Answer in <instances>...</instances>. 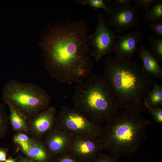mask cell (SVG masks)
I'll return each instance as SVG.
<instances>
[{"mask_svg":"<svg viewBox=\"0 0 162 162\" xmlns=\"http://www.w3.org/2000/svg\"><path fill=\"white\" fill-rule=\"evenodd\" d=\"M4 104H11L27 120L49 107L50 95L43 88L34 84L11 80L2 90Z\"/></svg>","mask_w":162,"mask_h":162,"instance_id":"cell-5","label":"cell"},{"mask_svg":"<svg viewBox=\"0 0 162 162\" xmlns=\"http://www.w3.org/2000/svg\"><path fill=\"white\" fill-rule=\"evenodd\" d=\"M143 105L150 107L162 105V86L154 82L152 87L145 99Z\"/></svg>","mask_w":162,"mask_h":162,"instance_id":"cell-16","label":"cell"},{"mask_svg":"<svg viewBox=\"0 0 162 162\" xmlns=\"http://www.w3.org/2000/svg\"><path fill=\"white\" fill-rule=\"evenodd\" d=\"M72 138L65 132L54 127L45 135L42 140L53 158L68 152Z\"/></svg>","mask_w":162,"mask_h":162,"instance_id":"cell-13","label":"cell"},{"mask_svg":"<svg viewBox=\"0 0 162 162\" xmlns=\"http://www.w3.org/2000/svg\"><path fill=\"white\" fill-rule=\"evenodd\" d=\"M138 9L130 4L113 7L110 8L107 22L109 27H113L117 34H120L140 25L136 15Z\"/></svg>","mask_w":162,"mask_h":162,"instance_id":"cell-9","label":"cell"},{"mask_svg":"<svg viewBox=\"0 0 162 162\" xmlns=\"http://www.w3.org/2000/svg\"><path fill=\"white\" fill-rule=\"evenodd\" d=\"M101 150L97 137L81 136L72 137L68 152L82 162H91Z\"/></svg>","mask_w":162,"mask_h":162,"instance_id":"cell-10","label":"cell"},{"mask_svg":"<svg viewBox=\"0 0 162 162\" xmlns=\"http://www.w3.org/2000/svg\"><path fill=\"white\" fill-rule=\"evenodd\" d=\"M4 104L9 108V121L13 130L16 132H22L29 135L27 120L10 103Z\"/></svg>","mask_w":162,"mask_h":162,"instance_id":"cell-15","label":"cell"},{"mask_svg":"<svg viewBox=\"0 0 162 162\" xmlns=\"http://www.w3.org/2000/svg\"><path fill=\"white\" fill-rule=\"evenodd\" d=\"M147 109L154 121L158 124H162V109L160 106L150 107L144 105Z\"/></svg>","mask_w":162,"mask_h":162,"instance_id":"cell-22","label":"cell"},{"mask_svg":"<svg viewBox=\"0 0 162 162\" xmlns=\"http://www.w3.org/2000/svg\"><path fill=\"white\" fill-rule=\"evenodd\" d=\"M65 132L72 137L90 136L98 137L101 127L87 119L73 107H63L56 116L54 127Z\"/></svg>","mask_w":162,"mask_h":162,"instance_id":"cell-6","label":"cell"},{"mask_svg":"<svg viewBox=\"0 0 162 162\" xmlns=\"http://www.w3.org/2000/svg\"><path fill=\"white\" fill-rule=\"evenodd\" d=\"M16 158H14L12 156H9L4 162H16Z\"/></svg>","mask_w":162,"mask_h":162,"instance_id":"cell-29","label":"cell"},{"mask_svg":"<svg viewBox=\"0 0 162 162\" xmlns=\"http://www.w3.org/2000/svg\"><path fill=\"white\" fill-rule=\"evenodd\" d=\"M148 28L158 38H162V20L151 22Z\"/></svg>","mask_w":162,"mask_h":162,"instance_id":"cell-24","label":"cell"},{"mask_svg":"<svg viewBox=\"0 0 162 162\" xmlns=\"http://www.w3.org/2000/svg\"><path fill=\"white\" fill-rule=\"evenodd\" d=\"M5 104L0 103V140L7 133L9 124V117L5 110Z\"/></svg>","mask_w":162,"mask_h":162,"instance_id":"cell-20","label":"cell"},{"mask_svg":"<svg viewBox=\"0 0 162 162\" xmlns=\"http://www.w3.org/2000/svg\"><path fill=\"white\" fill-rule=\"evenodd\" d=\"M150 51L158 61H162V38L150 36L148 39Z\"/></svg>","mask_w":162,"mask_h":162,"instance_id":"cell-18","label":"cell"},{"mask_svg":"<svg viewBox=\"0 0 162 162\" xmlns=\"http://www.w3.org/2000/svg\"><path fill=\"white\" fill-rule=\"evenodd\" d=\"M118 36L114 31L109 27L103 14L100 13L94 32L89 35V38L91 54L97 62L104 56L111 53Z\"/></svg>","mask_w":162,"mask_h":162,"instance_id":"cell-7","label":"cell"},{"mask_svg":"<svg viewBox=\"0 0 162 162\" xmlns=\"http://www.w3.org/2000/svg\"><path fill=\"white\" fill-rule=\"evenodd\" d=\"M103 76L110 87L119 107L139 111L152 87L153 78L137 62L108 56Z\"/></svg>","mask_w":162,"mask_h":162,"instance_id":"cell-2","label":"cell"},{"mask_svg":"<svg viewBox=\"0 0 162 162\" xmlns=\"http://www.w3.org/2000/svg\"><path fill=\"white\" fill-rule=\"evenodd\" d=\"M56 109L49 106L27 120L29 135L42 140L45 135L54 127Z\"/></svg>","mask_w":162,"mask_h":162,"instance_id":"cell-11","label":"cell"},{"mask_svg":"<svg viewBox=\"0 0 162 162\" xmlns=\"http://www.w3.org/2000/svg\"><path fill=\"white\" fill-rule=\"evenodd\" d=\"M143 36L142 32L137 30L118 35L113 45L112 51L115 52L116 56L120 59L131 60Z\"/></svg>","mask_w":162,"mask_h":162,"instance_id":"cell-12","label":"cell"},{"mask_svg":"<svg viewBox=\"0 0 162 162\" xmlns=\"http://www.w3.org/2000/svg\"><path fill=\"white\" fill-rule=\"evenodd\" d=\"M151 122L139 111L125 110L105 122L97 137L101 150L117 158L135 154L145 140Z\"/></svg>","mask_w":162,"mask_h":162,"instance_id":"cell-3","label":"cell"},{"mask_svg":"<svg viewBox=\"0 0 162 162\" xmlns=\"http://www.w3.org/2000/svg\"><path fill=\"white\" fill-rule=\"evenodd\" d=\"M91 162H119L118 158L112 155L100 152Z\"/></svg>","mask_w":162,"mask_h":162,"instance_id":"cell-25","label":"cell"},{"mask_svg":"<svg viewBox=\"0 0 162 162\" xmlns=\"http://www.w3.org/2000/svg\"><path fill=\"white\" fill-rule=\"evenodd\" d=\"M52 162H82L68 152L53 158Z\"/></svg>","mask_w":162,"mask_h":162,"instance_id":"cell-21","label":"cell"},{"mask_svg":"<svg viewBox=\"0 0 162 162\" xmlns=\"http://www.w3.org/2000/svg\"><path fill=\"white\" fill-rule=\"evenodd\" d=\"M9 152L8 148L0 147V162H4L7 158Z\"/></svg>","mask_w":162,"mask_h":162,"instance_id":"cell-26","label":"cell"},{"mask_svg":"<svg viewBox=\"0 0 162 162\" xmlns=\"http://www.w3.org/2000/svg\"><path fill=\"white\" fill-rule=\"evenodd\" d=\"M77 3L82 5H88L96 9H102L109 16L110 14V8L106 3V1L104 0H76L74 1Z\"/></svg>","mask_w":162,"mask_h":162,"instance_id":"cell-19","label":"cell"},{"mask_svg":"<svg viewBox=\"0 0 162 162\" xmlns=\"http://www.w3.org/2000/svg\"><path fill=\"white\" fill-rule=\"evenodd\" d=\"M139 57L142 61L143 70L153 78L162 79V68L159 61L147 47L141 45L138 51Z\"/></svg>","mask_w":162,"mask_h":162,"instance_id":"cell-14","label":"cell"},{"mask_svg":"<svg viewBox=\"0 0 162 162\" xmlns=\"http://www.w3.org/2000/svg\"><path fill=\"white\" fill-rule=\"evenodd\" d=\"M16 162H36L22 154H18L16 157Z\"/></svg>","mask_w":162,"mask_h":162,"instance_id":"cell-28","label":"cell"},{"mask_svg":"<svg viewBox=\"0 0 162 162\" xmlns=\"http://www.w3.org/2000/svg\"><path fill=\"white\" fill-rule=\"evenodd\" d=\"M156 0H132L135 7L138 10L146 11L149 9Z\"/></svg>","mask_w":162,"mask_h":162,"instance_id":"cell-23","label":"cell"},{"mask_svg":"<svg viewBox=\"0 0 162 162\" xmlns=\"http://www.w3.org/2000/svg\"><path fill=\"white\" fill-rule=\"evenodd\" d=\"M131 2V1L130 0H116L109 6V8H110L115 6L129 4Z\"/></svg>","mask_w":162,"mask_h":162,"instance_id":"cell-27","label":"cell"},{"mask_svg":"<svg viewBox=\"0 0 162 162\" xmlns=\"http://www.w3.org/2000/svg\"><path fill=\"white\" fill-rule=\"evenodd\" d=\"M17 150L36 162H52L53 158L42 140L34 139L22 132H16L12 138Z\"/></svg>","mask_w":162,"mask_h":162,"instance_id":"cell-8","label":"cell"},{"mask_svg":"<svg viewBox=\"0 0 162 162\" xmlns=\"http://www.w3.org/2000/svg\"><path fill=\"white\" fill-rule=\"evenodd\" d=\"M88 29L83 20L50 27L40 42L50 75L61 82H82L92 74Z\"/></svg>","mask_w":162,"mask_h":162,"instance_id":"cell-1","label":"cell"},{"mask_svg":"<svg viewBox=\"0 0 162 162\" xmlns=\"http://www.w3.org/2000/svg\"><path fill=\"white\" fill-rule=\"evenodd\" d=\"M143 16L148 22L162 20V0H156L153 5L145 11Z\"/></svg>","mask_w":162,"mask_h":162,"instance_id":"cell-17","label":"cell"},{"mask_svg":"<svg viewBox=\"0 0 162 162\" xmlns=\"http://www.w3.org/2000/svg\"><path fill=\"white\" fill-rule=\"evenodd\" d=\"M73 102L75 110L98 124L105 123L116 115L119 107L103 76L93 74L77 85Z\"/></svg>","mask_w":162,"mask_h":162,"instance_id":"cell-4","label":"cell"}]
</instances>
